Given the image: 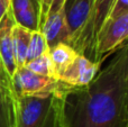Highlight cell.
Instances as JSON below:
<instances>
[{"mask_svg":"<svg viewBox=\"0 0 128 127\" xmlns=\"http://www.w3.org/2000/svg\"><path fill=\"white\" fill-rule=\"evenodd\" d=\"M126 65L125 44L90 84L71 88L64 97V127H128Z\"/></svg>","mask_w":128,"mask_h":127,"instance_id":"1","label":"cell"},{"mask_svg":"<svg viewBox=\"0 0 128 127\" xmlns=\"http://www.w3.org/2000/svg\"><path fill=\"white\" fill-rule=\"evenodd\" d=\"M65 94L45 97L15 94V127H64Z\"/></svg>","mask_w":128,"mask_h":127,"instance_id":"2","label":"cell"},{"mask_svg":"<svg viewBox=\"0 0 128 127\" xmlns=\"http://www.w3.org/2000/svg\"><path fill=\"white\" fill-rule=\"evenodd\" d=\"M12 86L17 96L45 97L50 94H65L72 87L54 78L38 76L26 66L17 68L12 76Z\"/></svg>","mask_w":128,"mask_h":127,"instance_id":"3","label":"cell"},{"mask_svg":"<svg viewBox=\"0 0 128 127\" xmlns=\"http://www.w3.org/2000/svg\"><path fill=\"white\" fill-rule=\"evenodd\" d=\"M116 0H94L92 12L71 46L80 54L94 62V44L98 32L107 20Z\"/></svg>","mask_w":128,"mask_h":127,"instance_id":"4","label":"cell"},{"mask_svg":"<svg viewBox=\"0 0 128 127\" xmlns=\"http://www.w3.org/2000/svg\"><path fill=\"white\" fill-rule=\"evenodd\" d=\"M128 40V14L108 18L98 32L94 44V62L101 63L106 56L120 50Z\"/></svg>","mask_w":128,"mask_h":127,"instance_id":"5","label":"cell"},{"mask_svg":"<svg viewBox=\"0 0 128 127\" xmlns=\"http://www.w3.org/2000/svg\"><path fill=\"white\" fill-rule=\"evenodd\" d=\"M40 30L46 40L48 50L60 43L70 45L71 33L65 18V7L56 12L48 14L43 22Z\"/></svg>","mask_w":128,"mask_h":127,"instance_id":"6","label":"cell"},{"mask_svg":"<svg viewBox=\"0 0 128 127\" xmlns=\"http://www.w3.org/2000/svg\"><path fill=\"white\" fill-rule=\"evenodd\" d=\"M101 63L93 62L83 55H79L71 68L62 76L60 81L74 88L90 84L100 71Z\"/></svg>","mask_w":128,"mask_h":127,"instance_id":"7","label":"cell"},{"mask_svg":"<svg viewBox=\"0 0 128 127\" xmlns=\"http://www.w3.org/2000/svg\"><path fill=\"white\" fill-rule=\"evenodd\" d=\"M94 0H68L65 4V18L71 33V43L76 38L92 12ZM70 43V45H71Z\"/></svg>","mask_w":128,"mask_h":127,"instance_id":"8","label":"cell"},{"mask_svg":"<svg viewBox=\"0 0 128 127\" xmlns=\"http://www.w3.org/2000/svg\"><path fill=\"white\" fill-rule=\"evenodd\" d=\"M15 25L12 12L9 9L0 22V58L11 78L17 70L12 44V28Z\"/></svg>","mask_w":128,"mask_h":127,"instance_id":"9","label":"cell"},{"mask_svg":"<svg viewBox=\"0 0 128 127\" xmlns=\"http://www.w3.org/2000/svg\"><path fill=\"white\" fill-rule=\"evenodd\" d=\"M48 55L53 64L54 76L56 80H60L62 76L71 68L80 55L71 45L60 43L48 50Z\"/></svg>","mask_w":128,"mask_h":127,"instance_id":"10","label":"cell"},{"mask_svg":"<svg viewBox=\"0 0 128 127\" xmlns=\"http://www.w3.org/2000/svg\"><path fill=\"white\" fill-rule=\"evenodd\" d=\"M32 33L33 32L15 25L12 28V44H14V54L17 68L25 66L27 58V51H28L29 42H30Z\"/></svg>","mask_w":128,"mask_h":127,"instance_id":"11","label":"cell"},{"mask_svg":"<svg viewBox=\"0 0 128 127\" xmlns=\"http://www.w3.org/2000/svg\"><path fill=\"white\" fill-rule=\"evenodd\" d=\"M47 51H48V46H47V43H46L44 35L40 33V30L33 32L32 33V37H30V42H29L28 51H27L26 64L28 62H30V61L42 56Z\"/></svg>","mask_w":128,"mask_h":127,"instance_id":"12","label":"cell"},{"mask_svg":"<svg viewBox=\"0 0 128 127\" xmlns=\"http://www.w3.org/2000/svg\"><path fill=\"white\" fill-rule=\"evenodd\" d=\"M25 66L29 70V71L34 72V73L38 74V76H47V78H54V70H53V64L51 62V58L48 55V51L42 56L35 58V60L28 62Z\"/></svg>","mask_w":128,"mask_h":127,"instance_id":"13","label":"cell"},{"mask_svg":"<svg viewBox=\"0 0 128 127\" xmlns=\"http://www.w3.org/2000/svg\"><path fill=\"white\" fill-rule=\"evenodd\" d=\"M16 92L6 101L0 102V127H15V108L14 97Z\"/></svg>","mask_w":128,"mask_h":127,"instance_id":"14","label":"cell"},{"mask_svg":"<svg viewBox=\"0 0 128 127\" xmlns=\"http://www.w3.org/2000/svg\"><path fill=\"white\" fill-rule=\"evenodd\" d=\"M15 92L12 86V78L9 76L0 58V102L9 99Z\"/></svg>","mask_w":128,"mask_h":127,"instance_id":"15","label":"cell"},{"mask_svg":"<svg viewBox=\"0 0 128 127\" xmlns=\"http://www.w3.org/2000/svg\"><path fill=\"white\" fill-rule=\"evenodd\" d=\"M125 14H128V0H116L108 18H115L118 16L125 15Z\"/></svg>","mask_w":128,"mask_h":127,"instance_id":"16","label":"cell"},{"mask_svg":"<svg viewBox=\"0 0 128 127\" xmlns=\"http://www.w3.org/2000/svg\"><path fill=\"white\" fill-rule=\"evenodd\" d=\"M66 1H68V0H52V4H51V7H50L48 14L56 12V11H58L60 9L64 8ZM48 14H47V15H48Z\"/></svg>","mask_w":128,"mask_h":127,"instance_id":"17","label":"cell"},{"mask_svg":"<svg viewBox=\"0 0 128 127\" xmlns=\"http://www.w3.org/2000/svg\"><path fill=\"white\" fill-rule=\"evenodd\" d=\"M10 9V0H0V22Z\"/></svg>","mask_w":128,"mask_h":127,"instance_id":"18","label":"cell"},{"mask_svg":"<svg viewBox=\"0 0 128 127\" xmlns=\"http://www.w3.org/2000/svg\"><path fill=\"white\" fill-rule=\"evenodd\" d=\"M127 44V65H126V72H125V99H126V107L128 112V43Z\"/></svg>","mask_w":128,"mask_h":127,"instance_id":"19","label":"cell"},{"mask_svg":"<svg viewBox=\"0 0 128 127\" xmlns=\"http://www.w3.org/2000/svg\"><path fill=\"white\" fill-rule=\"evenodd\" d=\"M127 43H128V40H127Z\"/></svg>","mask_w":128,"mask_h":127,"instance_id":"20","label":"cell"}]
</instances>
